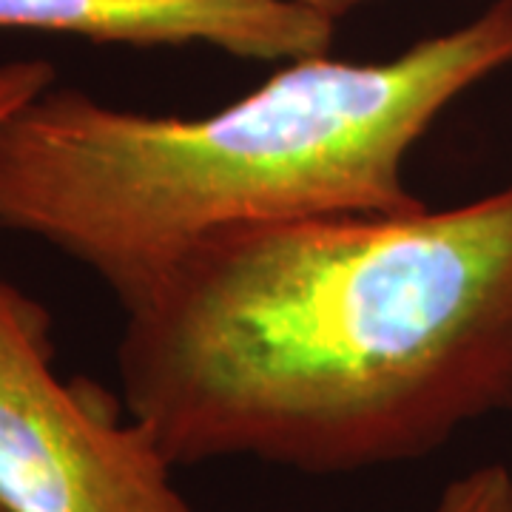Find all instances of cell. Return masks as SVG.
Masks as SVG:
<instances>
[{
    "instance_id": "obj_1",
    "label": "cell",
    "mask_w": 512,
    "mask_h": 512,
    "mask_svg": "<svg viewBox=\"0 0 512 512\" xmlns=\"http://www.w3.org/2000/svg\"><path fill=\"white\" fill-rule=\"evenodd\" d=\"M123 313V402L174 467L416 461L512 410V185L222 231Z\"/></svg>"
},
{
    "instance_id": "obj_2",
    "label": "cell",
    "mask_w": 512,
    "mask_h": 512,
    "mask_svg": "<svg viewBox=\"0 0 512 512\" xmlns=\"http://www.w3.org/2000/svg\"><path fill=\"white\" fill-rule=\"evenodd\" d=\"M512 66V0L379 63H282L205 117L49 86L0 126V228L92 271L128 308L194 242L330 214H407L404 168L444 111Z\"/></svg>"
},
{
    "instance_id": "obj_3",
    "label": "cell",
    "mask_w": 512,
    "mask_h": 512,
    "mask_svg": "<svg viewBox=\"0 0 512 512\" xmlns=\"http://www.w3.org/2000/svg\"><path fill=\"white\" fill-rule=\"evenodd\" d=\"M146 421L55 370L52 316L0 271V510L194 512Z\"/></svg>"
},
{
    "instance_id": "obj_4",
    "label": "cell",
    "mask_w": 512,
    "mask_h": 512,
    "mask_svg": "<svg viewBox=\"0 0 512 512\" xmlns=\"http://www.w3.org/2000/svg\"><path fill=\"white\" fill-rule=\"evenodd\" d=\"M0 32L83 37L114 46H211L293 63L328 55L336 23L293 0H0Z\"/></svg>"
},
{
    "instance_id": "obj_5",
    "label": "cell",
    "mask_w": 512,
    "mask_h": 512,
    "mask_svg": "<svg viewBox=\"0 0 512 512\" xmlns=\"http://www.w3.org/2000/svg\"><path fill=\"white\" fill-rule=\"evenodd\" d=\"M430 512H512V470L481 464L450 481Z\"/></svg>"
},
{
    "instance_id": "obj_6",
    "label": "cell",
    "mask_w": 512,
    "mask_h": 512,
    "mask_svg": "<svg viewBox=\"0 0 512 512\" xmlns=\"http://www.w3.org/2000/svg\"><path fill=\"white\" fill-rule=\"evenodd\" d=\"M57 83L55 66L49 60H9L0 63V126L15 117L26 103Z\"/></svg>"
},
{
    "instance_id": "obj_7",
    "label": "cell",
    "mask_w": 512,
    "mask_h": 512,
    "mask_svg": "<svg viewBox=\"0 0 512 512\" xmlns=\"http://www.w3.org/2000/svg\"><path fill=\"white\" fill-rule=\"evenodd\" d=\"M293 3H299V6H305V9H311L316 15L336 23L339 18L350 15L353 9H359L362 3H370V0H293Z\"/></svg>"
},
{
    "instance_id": "obj_8",
    "label": "cell",
    "mask_w": 512,
    "mask_h": 512,
    "mask_svg": "<svg viewBox=\"0 0 512 512\" xmlns=\"http://www.w3.org/2000/svg\"><path fill=\"white\" fill-rule=\"evenodd\" d=\"M0 512H3V510H0Z\"/></svg>"
}]
</instances>
